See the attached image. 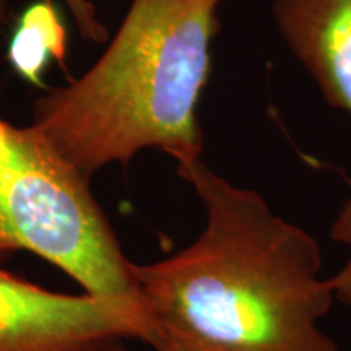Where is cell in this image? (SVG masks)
Listing matches in <instances>:
<instances>
[{
  "label": "cell",
  "instance_id": "cell-6",
  "mask_svg": "<svg viewBox=\"0 0 351 351\" xmlns=\"http://www.w3.org/2000/svg\"><path fill=\"white\" fill-rule=\"evenodd\" d=\"M65 59V29L49 3H38L23 15L10 44V62L26 80L39 83L47 59Z\"/></svg>",
  "mask_w": 351,
  "mask_h": 351
},
{
  "label": "cell",
  "instance_id": "cell-2",
  "mask_svg": "<svg viewBox=\"0 0 351 351\" xmlns=\"http://www.w3.org/2000/svg\"><path fill=\"white\" fill-rule=\"evenodd\" d=\"M221 3L132 0L98 62L36 99L33 127L88 181L147 148L176 165L202 158L199 103L212 72Z\"/></svg>",
  "mask_w": 351,
  "mask_h": 351
},
{
  "label": "cell",
  "instance_id": "cell-3",
  "mask_svg": "<svg viewBox=\"0 0 351 351\" xmlns=\"http://www.w3.org/2000/svg\"><path fill=\"white\" fill-rule=\"evenodd\" d=\"M88 182L33 125L0 119V236L142 322L134 262Z\"/></svg>",
  "mask_w": 351,
  "mask_h": 351
},
{
  "label": "cell",
  "instance_id": "cell-10",
  "mask_svg": "<svg viewBox=\"0 0 351 351\" xmlns=\"http://www.w3.org/2000/svg\"><path fill=\"white\" fill-rule=\"evenodd\" d=\"M98 351H127V350L124 346V340H121V341H114V343L104 346V348H101Z\"/></svg>",
  "mask_w": 351,
  "mask_h": 351
},
{
  "label": "cell",
  "instance_id": "cell-5",
  "mask_svg": "<svg viewBox=\"0 0 351 351\" xmlns=\"http://www.w3.org/2000/svg\"><path fill=\"white\" fill-rule=\"evenodd\" d=\"M271 16L327 104L351 117V0H274ZM330 236L351 247V195Z\"/></svg>",
  "mask_w": 351,
  "mask_h": 351
},
{
  "label": "cell",
  "instance_id": "cell-9",
  "mask_svg": "<svg viewBox=\"0 0 351 351\" xmlns=\"http://www.w3.org/2000/svg\"><path fill=\"white\" fill-rule=\"evenodd\" d=\"M15 251H16L15 245H13L10 241H7L5 238H2V236H0V262H2L3 258L8 256V254H12Z\"/></svg>",
  "mask_w": 351,
  "mask_h": 351
},
{
  "label": "cell",
  "instance_id": "cell-11",
  "mask_svg": "<svg viewBox=\"0 0 351 351\" xmlns=\"http://www.w3.org/2000/svg\"><path fill=\"white\" fill-rule=\"evenodd\" d=\"M5 21V0H0V26Z\"/></svg>",
  "mask_w": 351,
  "mask_h": 351
},
{
  "label": "cell",
  "instance_id": "cell-8",
  "mask_svg": "<svg viewBox=\"0 0 351 351\" xmlns=\"http://www.w3.org/2000/svg\"><path fill=\"white\" fill-rule=\"evenodd\" d=\"M328 280H330L335 300L343 302L351 309V256L345 265Z\"/></svg>",
  "mask_w": 351,
  "mask_h": 351
},
{
  "label": "cell",
  "instance_id": "cell-7",
  "mask_svg": "<svg viewBox=\"0 0 351 351\" xmlns=\"http://www.w3.org/2000/svg\"><path fill=\"white\" fill-rule=\"evenodd\" d=\"M73 20L78 26L82 38L93 43H103L108 39V29L96 16V10L90 0H64Z\"/></svg>",
  "mask_w": 351,
  "mask_h": 351
},
{
  "label": "cell",
  "instance_id": "cell-4",
  "mask_svg": "<svg viewBox=\"0 0 351 351\" xmlns=\"http://www.w3.org/2000/svg\"><path fill=\"white\" fill-rule=\"evenodd\" d=\"M135 314L95 295H62L0 267V351H98L142 341Z\"/></svg>",
  "mask_w": 351,
  "mask_h": 351
},
{
  "label": "cell",
  "instance_id": "cell-1",
  "mask_svg": "<svg viewBox=\"0 0 351 351\" xmlns=\"http://www.w3.org/2000/svg\"><path fill=\"white\" fill-rule=\"evenodd\" d=\"M178 174L204 204L194 243L134 263L143 343L153 351H341L319 327L335 295L304 228L202 158Z\"/></svg>",
  "mask_w": 351,
  "mask_h": 351
}]
</instances>
